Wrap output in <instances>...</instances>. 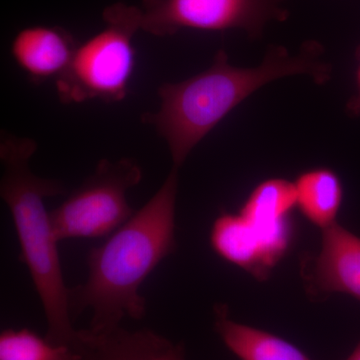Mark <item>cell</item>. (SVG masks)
<instances>
[{"label":"cell","instance_id":"5b68a950","mask_svg":"<svg viewBox=\"0 0 360 360\" xmlns=\"http://www.w3.org/2000/svg\"><path fill=\"white\" fill-rule=\"evenodd\" d=\"M142 176V168L131 158L99 161L92 174L51 212L58 243L112 234L134 215L127 194Z\"/></svg>","mask_w":360,"mask_h":360},{"label":"cell","instance_id":"7c38bea8","mask_svg":"<svg viewBox=\"0 0 360 360\" xmlns=\"http://www.w3.org/2000/svg\"><path fill=\"white\" fill-rule=\"evenodd\" d=\"M293 184L296 208L310 224L323 231L338 222L345 189L335 170L328 167L305 170L296 177Z\"/></svg>","mask_w":360,"mask_h":360},{"label":"cell","instance_id":"9a60e30c","mask_svg":"<svg viewBox=\"0 0 360 360\" xmlns=\"http://www.w3.org/2000/svg\"><path fill=\"white\" fill-rule=\"evenodd\" d=\"M356 59H357V68H356V85L357 91L356 94L347 104V110L349 113L354 115H360V46L357 49L356 51Z\"/></svg>","mask_w":360,"mask_h":360},{"label":"cell","instance_id":"6da1fadb","mask_svg":"<svg viewBox=\"0 0 360 360\" xmlns=\"http://www.w3.org/2000/svg\"><path fill=\"white\" fill-rule=\"evenodd\" d=\"M179 168L141 210L86 257L89 277L68 291L71 317L92 311L89 328L103 333L120 326L124 317L141 321L146 314L141 286L165 258L176 250L175 205Z\"/></svg>","mask_w":360,"mask_h":360},{"label":"cell","instance_id":"8fae6325","mask_svg":"<svg viewBox=\"0 0 360 360\" xmlns=\"http://www.w3.org/2000/svg\"><path fill=\"white\" fill-rule=\"evenodd\" d=\"M214 312L217 333L240 360H312L290 341L231 321L226 305H217Z\"/></svg>","mask_w":360,"mask_h":360},{"label":"cell","instance_id":"277c9868","mask_svg":"<svg viewBox=\"0 0 360 360\" xmlns=\"http://www.w3.org/2000/svg\"><path fill=\"white\" fill-rule=\"evenodd\" d=\"M105 27L79 44L68 70L56 80L65 104L125 98L134 75V37L141 30V7L116 4L104 11Z\"/></svg>","mask_w":360,"mask_h":360},{"label":"cell","instance_id":"9c48e42d","mask_svg":"<svg viewBox=\"0 0 360 360\" xmlns=\"http://www.w3.org/2000/svg\"><path fill=\"white\" fill-rule=\"evenodd\" d=\"M78 45L63 28L32 26L15 35L11 56L32 82L40 84L58 79L68 70Z\"/></svg>","mask_w":360,"mask_h":360},{"label":"cell","instance_id":"3957f363","mask_svg":"<svg viewBox=\"0 0 360 360\" xmlns=\"http://www.w3.org/2000/svg\"><path fill=\"white\" fill-rule=\"evenodd\" d=\"M37 143L28 137L1 131L0 161L2 176L0 195L8 206L18 243L20 262L26 265L41 302L47 333L56 345L73 348L79 330L72 326L68 291L61 269L58 243L44 200L66 193L63 182L33 174L30 160Z\"/></svg>","mask_w":360,"mask_h":360},{"label":"cell","instance_id":"ba28073f","mask_svg":"<svg viewBox=\"0 0 360 360\" xmlns=\"http://www.w3.org/2000/svg\"><path fill=\"white\" fill-rule=\"evenodd\" d=\"M73 349L79 360H186L184 345L150 329L130 331L120 326L103 333L79 330Z\"/></svg>","mask_w":360,"mask_h":360},{"label":"cell","instance_id":"2e32d148","mask_svg":"<svg viewBox=\"0 0 360 360\" xmlns=\"http://www.w3.org/2000/svg\"><path fill=\"white\" fill-rule=\"evenodd\" d=\"M345 360H360V341L356 347L354 348V352Z\"/></svg>","mask_w":360,"mask_h":360},{"label":"cell","instance_id":"7a4b0ae2","mask_svg":"<svg viewBox=\"0 0 360 360\" xmlns=\"http://www.w3.org/2000/svg\"><path fill=\"white\" fill-rule=\"evenodd\" d=\"M323 52L316 41L304 42L295 56L274 45L259 65L236 68L229 63L224 49H219L207 70L176 84L161 85L160 110L146 113L142 122L153 125L167 141L174 167L180 168L225 116L264 85L291 75H307L319 85L328 82L333 68L322 58Z\"/></svg>","mask_w":360,"mask_h":360},{"label":"cell","instance_id":"8992f818","mask_svg":"<svg viewBox=\"0 0 360 360\" xmlns=\"http://www.w3.org/2000/svg\"><path fill=\"white\" fill-rule=\"evenodd\" d=\"M286 0H142L141 30L169 37L182 30H240L259 39L271 21L290 16Z\"/></svg>","mask_w":360,"mask_h":360},{"label":"cell","instance_id":"52a82bcc","mask_svg":"<svg viewBox=\"0 0 360 360\" xmlns=\"http://www.w3.org/2000/svg\"><path fill=\"white\" fill-rule=\"evenodd\" d=\"M314 295L340 292L360 302V238L335 222L322 231L321 250L304 269Z\"/></svg>","mask_w":360,"mask_h":360},{"label":"cell","instance_id":"4fadbf2b","mask_svg":"<svg viewBox=\"0 0 360 360\" xmlns=\"http://www.w3.org/2000/svg\"><path fill=\"white\" fill-rule=\"evenodd\" d=\"M295 208L293 182L274 177L258 184L238 213L252 221L276 224L291 219V212Z\"/></svg>","mask_w":360,"mask_h":360},{"label":"cell","instance_id":"5bb4252c","mask_svg":"<svg viewBox=\"0 0 360 360\" xmlns=\"http://www.w3.org/2000/svg\"><path fill=\"white\" fill-rule=\"evenodd\" d=\"M0 360H79L68 345H56L30 329H6L0 335Z\"/></svg>","mask_w":360,"mask_h":360},{"label":"cell","instance_id":"30bf717a","mask_svg":"<svg viewBox=\"0 0 360 360\" xmlns=\"http://www.w3.org/2000/svg\"><path fill=\"white\" fill-rule=\"evenodd\" d=\"M210 245L220 257L262 281L274 269L264 246L240 213L222 212L213 222Z\"/></svg>","mask_w":360,"mask_h":360}]
</instances>
